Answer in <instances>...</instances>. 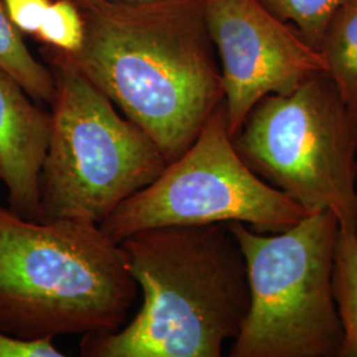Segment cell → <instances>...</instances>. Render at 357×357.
<instances>
[{
    "instance_id": "obj_1",
    "label": "cell",
    "mask_w": 357,
    "mask_h": 357,
    "mask_svg": "<svg viewBox=\"0 0 357 357\" xmlns=\"http://www.w3.org/2000/svg\"><path fill=\"white\" fill-rule=\"evenodd\" d=\"M81 13V48H47L139 126L168 163L178 159L224 102L205 0L106 1Z\"/></svg>"
},
{
    "instance_id": "obj_2",
    "label": "cell",
    "mask_w": 357,
    "mask_h": 357,
    "mask_svg": "<svg viewBox=\"0 0 357 357\" xmlns=\"http://www.w3.org/2000/svg\"><path fill=\"white\" fill-rule=\"evenodd\" d=\"M118 243L143 305L118 331L84 335L81 355L222 356L250 303L245 258L228 224L144 229Z\"/></svg>"
},
{
    "instance_id": "obj_3",
    "label": "cell",
    "mask_w": 357,
    "mask_h": 357,
    "mask_svg": "<svg viewBox=\"0 0 357 357\" xmlns=\"http://www.w3.org/2000/svg\"><path fill=\"white\" fill-rule=\"evenodd\" d=\"M138 293L100 225L32 221L0 206V332L23 340L113 333Z\"/></svg>"
},
{
    "instance_id": "obj_4",
    "label": "cell",
    "mask_w": 357,
    "mask_h": 357,
    "mask_svg": "<svg viewBox=\"0 0 357 357\" xmlns=\"http://www.w3.org/2000/svg\"><path fill=\"white\" fill-rule=\"evenodd\" d=\"M54 77L52 130L40 174L43 221L100 225L150 185L168 162L156 143L73 66L47 47Z\"/></svg>"
},
{
    "instance_id": "obj_5",
    "label": "cell",
    "mask_w": 357,
    "mask_h": 357,
    "mask_svg": "<svg viewBox=\"0 0 357 357\" xmlns=\"http://www.w3.org/2000/svg\"><path fill=\"white\" fill-rule=\"evenodd\" d=\"M241 248L250 303L230 357H340L343 331L332 291L339 222L307 215L278 233L228 222Z\"/></svg>"
},
{
    "instance_id": "obj_6",
    "label": "cell",
    "mask_w": 357,
    "mask_h": 357,
    "mask_svg": "<svg viewBox=\"0 0 357 357\" xmlns=\"http://www.w3.org/2000/svg\"><path fill=\"white\" fill-rule=\"evenodd\" d=\"M231 141L255 175L308 215L331 212L356 230L357 114L326 73L262 98Z\"/></svg>"
},
{
    "instance_id": "obj_7",
    "label": "cell",
    "mask_w": 357,
    "mask_h": 357,
    "mask_svg": "<svg viewBox=\"0 0 357 357\" xmlns=\"http://www.w3.org/2000/svg\"><path fill=\"white\" fill-rule=\"evenodd\" d=\"M307 215L243 162L222 102L191 147L119 205L100 228L118 243L141 230L217 222H243L259 233H278Z\"/></svg>"
},
{
    "instance_id": "obj_8",
    "label": "cell",
    "mask_w": 357,
    "mask_h": 357,
    "mask_svg": "<svg viewBox=\"0 0 357 357\" xmlns=\"http://www.w3.org/2000/svg\"><path fill=\"white\" fill-rule=\"evenodd\" d=\"M205 19L221 61L231 138L262 98L289 94L326 73L320 52L302 32L257 0H205Z\"/></svg>"
},
{
    "instance_id": "obj_9",
    "label": "cell",
    "mask_w": 357,
    "mask_h": 357,
    "mask_svg": "<svg viewBox=\"0 0 357 357\" xmlns=\"http://www.w3.org/2000/svg\"><path fill=\"white\" fill-rule=\"evenodd\" d=\"M35 102L0 68V180L13 212L43 221L40 174L51 139L52 113Z\"/></svg>"
},
{
    "instance_id": "obj_10",
    "label": "cell",
    "mask_w": 357,
    "mask_h": 357,
    "mask_svg": "<svg viewBox=\"0 0 357 357\" xmlns=\"http://www.w3.org/2000/svg\"><path fill=\"white\" fill-rule=\"evenodd\" d=\"M331 78L347 107L357 114V0H345L333 13L319 47Z\"/></svg>"
},
{
    "instance_id": "obj_11",
    "label": "cell",
    "mask_w": 357,
    "mask_h": 357,
    "mask_svg": "<svg viewBox=\"0 0 357 357\" xmlns=\"http://www.w3.org/2000/svg\"><path fill=\"white\" fill-rule=\"evenodd\" d=\"M332 291L343 331L340 357H357V233L339 227L332 271Z\"/></svg>"
},
{
    "instance_id": "obj_12",
    "label": "cell",
    "mask_w": 357,
    "mask_h": 357,
    "mask_svg": "<svg viewBox=\"0 0 357 357\" xmlns=\"http://www.w3.org/2000/svg\"><path fill=\"white\" fill-rule=\"evenodd\" d=\"M0 68L22 85L36 102L51 105L56 84L50 66L41 64L28 50L0 0Z\"/></svg>"
},
{
    "instance_id": "obj_13",
    "label": "cell",
    "mask_w": 357,
    "mask_h": 357,
    "mask_svg": "<svg viewBox=\"0 0 357 357\" xmlns=\"http://www.w3.org/2000/svg\"><path fill=\"white\" fill-rule=\"evenodd\" d=\"M282 22L296 26L319 51L324 31L333 13L345 0H257Z\"/></svg>"
},
{
    "instance_id": "obj_14",
    "label": "cell",
    "mask_w": 357,
    "mask_h": 357,
    "mask_svg": "<svg viewBox=\"0 0 357 357\" xmlns=\"http://www.w3.org/2000/svg\"><path fill=\"white\" fill-rule=\"evenodd\" d=\"M85 38V24L81 10L69 0H52L47 16L35 38L44 47L73 53Z\"/></svg>"
},
{
    "instance_id": "obj_15",
    "label": "cell",
    "mask_w": 357,
    "mask_h": 357,
    "mask_svg": "<svg viewBox=\"0 0 357 357\" xmlns=\"http://www.w3.org/2000/svg\"><path fill=\"white\" fill-rule=\"evenodd\" d=\"M11 23L22 33L35 38L52 0H1Z\"/></svg>"
},
{
    "instance_id": "obj_16",
    "label": "cell",
    "mask_w": 357,
    "mask_h": 357,
    "mask_svg": "<svg viewBox=\"0 0 357 357\" xmlns=\"http://www.w3.org/2000/svg\"><path fill=\"white\" fill-rule=\"evenodd\" d=\"M51 339L23 340L0 332V357H63Z\"/></svg>"
},
{
    "instance_id": "obj_17",
    "label": "cell",
    "mask_w": 357,
    "mask_h": 357,
    "mask_svg": "<svg viewBox=\"0 0 357 357\" xmlns=\"http://www.w3.org/2000/svg\"><path fill=\"white\" fill-rule=\"evenodd\" d=\"M72 3H75L79 10L88 8L91 6L100 4V3H106V1H132V0H69Z\"/></svg>"
},
{
    "instance_id": "obj_18",
    "label": "cell",
    "mask_w": 357,
    "mask_h": 357,
    "mask_svg": "<svg viewBox=\"0 0 357 357\" xmlns=\"http://www.w3.org/2000/svg\"><path fill=\"white\" fill-rule=\"evenodd\" d=\"M356 233H357V224H356Z\"/></svg>"
}]
</instances>
